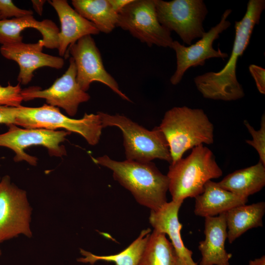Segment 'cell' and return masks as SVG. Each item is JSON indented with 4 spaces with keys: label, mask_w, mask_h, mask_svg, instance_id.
Instances as JSON below:
<instances>
[{
    "label": "cell",
    "mask_w": 265,
    "mask_h": 265,
    "mask_svg": "<svg viewBox=\"0 0 265 265\" xmlns=\"http://www.w3.org/2000/svg\"><path fill=\"white\" fill-rule=\"evenodd\" d=\"M0 20H5L33 15V11L19 8L11 0H0Z\"/></svg>",
    "instance_id": "4316f807"
},
{
    "label": "cell",
    "mask_w": 265,
    "mask_h": 265,
    "mask_svg": "<svg viewBox=\"0 0 265 265\" xmlns=\"http://www.w3.org/2000/svg\"><path fill=\"white\" fill-rule=\"evenodd\" d=\"M92 159L95 163L111 170L114 180L130 191L141 205L156 211L167 202L169 179L152 161H119L107 155Z\"/></svg>",
    "instance_id": "7a4b0ae2"
},
{
    "label": "cell",
    "mask_w": 265,
    "mask_h": 265,
    "mask_svg": "<svg viewBox=\"0 0 265 265\" xmlns=\"http://www.w3.org/2000/svg\"><path fill=\"white\" fill-rule=\"evenodd\" d=\"M48 2L56 12L60 23L57 48L60 57H67L69 47L82 37L100 32L92 23L73 8L67 0H52Z\"/></svg>",
    "instance_id": "9a60e30c"
},
{
    "label": "cell",
    "mask_w": 265,
    "mask_h": 265,
    "mask_svg": "<svg viewBox=\"0 0 265 265\" xmlns=\"http://www.w3.org/2000/svg\"><path fill=\"white\" fill-rule=\"evenodd\" d=\"M265 212L263 201L238 206L225 212L229 243H233L249 229L262 227Z\"/></svg>",
    "instance_id": "ffe728a7"
},
{
    "label": "cell",
    "mask_w": 265,
    "mask_h": 265,
    "mask_svg": "<svg viewBox=\"0 0 265 265\" xmlns=\"http://www.w3.org/2000/svg\"><path fill=\"white\" fill-rule=\"evenodd\" d=\"M26 28H33L40 32L44 47L50 49H57L59 32L57 26L49 19L37 21L33 15L0 20V44L5 45L22 42L21 33Z\"/></svg>",
    "instance_id": "e0dca14e"
},
{
    "label": "cell",
    "mask_w": 265,
    "mask_h": 265,
    "mask_svg": "<svg viewBox=\"0 0 265 265\" xmlns=\"http://www.w3.org/2000/svg\"><path fill=\"white\" fill-rule=\"evenodd\" d=\"M244 124L252 137V140H246L247 144L252 146L258 152L260 161L265 165V115L263 114L261 127L259 130H255L250 125L249 122L245 120Z\"/></svg>",
    "instance_id": "d4e9b609"
},
{
    "label": "cell",
    "mask_w": 265,
    "mask_h": 265,
    "mask_svg": "<svg viewBox=\"0 0 265 265\" xmlns=\"http://www.w3.org/2000/svg\"><path fill=\"white\" fill-rule=\"evenodd\" d=\"M76 75V65L73 58L70 57L67 70L50 87L45 90L37 86L25 88L21 92L23 100L27 101L36 98L44 99L49 105L61 107L69 115L75 116L80 104L90 98L79 86Z\"/></svg>",
    "instance_id": "4fadbf2b"
},
{
    "label": "cell",
    "mask_w": 265,
    "mask_h": 265,
    "mask_svg": "<svg viewBox=\"0 0 265 265\" xmlns=\"http://www.w3.org/2000/svg\"><path fill=\"white\" fill-rule=\"evenodd\" d=\"M14 125L26 129H64L80 134L91 145L98 143L103 129L98 113H85L82 118L75 119L63 114L57 107L47 104L37 107H15Z\"/></svg>",
    "instance_id": "8992f818"
},
{
    "label": "cell",
    "mask_w": 265,
    "mask_h": 265,
    "mask_svg": "<svg viewBox=\"0 0 265 265\" xmlns=\"http://www.w3.org/2000/svg\"><path fill=\"white\" fill-rule=\"evenodd\" d=\"M194 212L197 216L206 217L215 216L242 205L248 198L238 196L221 187L217 183L208 181L202 192L194 197Z\"/></svg>",
    "instance_id": "d6986e66"
},
{
    "label": "cell",
    "mask_w": 265,
    "mask_h": 265,
    "mask_svg": "<svg viewBox=\"0 0 265 265\" xmlns=\"http://www.w3.org/2000/svg\"><path fill=\"white\" fill-rule=\"evenodd\" d=\"M44 47L42 40L36 43H25L22 41L1 46V55L16 62L19 66L17 77L19 83L26 85L30 82L34 77V72L39 68L49 67L60 69L63 67L64 59L44 53Z\"/></svg>",
    "instance_id": "5bb4252c"
},
{
    "label": "cell",
    "mask_w": 265,
    "mask_h": 265,
    "mask_svg": "<svg viewBox=\"0 0 265 265\" xmlns=\"http://www.w3.org/2000/svg\"><path fill=\"white\" fill-rule=\"evenodd\" d=\"M31 212L26 192L12 184L9 176L0 178V243L21 234L31 237Z\"/></svg>",
    "instance_id": "30bf717a"
},
{
    "label": "cell",
    "mask_w": 265,
    "mask_h": 265,
    "mask_svg": "<svg viewBox=\"0 0 265 265\" xmlns=\"http://www.w3.org/2000/svg\"><path fill=\"white\" fill-rule=\"evenodd\" d=\"M46 1L44 0H31V2L32 3L33 8L39 15H42V14L43 6H44V4L45 3Z\"/></svg>",
    "instance_id": "4dcf8cb0"
},
{
    "label": "cell",
    "mask_w": 265,
    "mask_h": 265,
    "mask_svg": "<svg viewBox=\"0 0 265 265\" xmlns=\"http://www.w3.org/2000/svg\"><path fill=\"white\" fill-rule=\"evenodd\" d=\"M116 27L148 46L171 48V32L159 22L154 0H133L119 13Z\"/></svg>",
    "instance_id": "ba28073f"
},
{
    "label": "cell",
    "mask_w": 265,
    "mask_h": 265,
    "mask_svg": "<svg viewBox=\"0 0 265 265\" xmlns=\"http://www.w3.org/2000/svg\"><path fill=\"white\" fill-rule=\"evenodd\" d=\"M158 127L167 142L172 159L170 164L182 158L190 149L213 143V125L200 108L174 107L165 113Z\"/></svg>",
    "instance_id": "3957f363"
},
{
    "label": "cell",
    "mask_w": 265,
    "mask_h": 265,
    "mask_svg": "<svg viewBox=\"0 0 265 265\" xmlns=\"http://www.w3.org/2000/svg\"><path fill=\"white\" fill-rule=\"evenodd\" d=\"M15 107L0 105V124H14Z\"/></svg>",
    "instance_id": "f1b7e54d"
},
{
    "label": "cell",
    "mask_w": 265,
    "mask_h": 265,
    "mask_svg": "<svg viewBox=\"0 0 265 265\" xmlns=\"http://www.w3.org/2000/svg\"></svg>",
    "instance_id": "836d02e7"
},
{
    "label": "cell",
    "mask_w": 265,
    "mask_h": 265,
    "mask_svg": "<svg viewBox=\"0 0 265 265\" xmlns=\"http://www.w3.org/2000/svg\"><path fill=\"white\" fill-rule=\"evenodd\" d=\"M97 113L103 128L115 126L122 132L127 160L149 162L159 159L171 163L167 142L158 127L149 131L122 115Z\"/></svg>",
    "instance_id": "5b68a950"
},
{
    "label": "cell",
    "mask_w": 265,
    "mask_h": 265,
    "mask_svg": "<svg viewBox=\"0 0 265 265\" xmlns=\"http://www.w3.org/2000/svg\"><path fill=\"white\" fill-rule=\"evenodd\" d=\"M222 175L212 152L204 145L192 149L190 154L170 164L167 176L173 201L184 202L201 194L205 184Z\"/></svg>",
    "instance_id": "277c9868"
},
{
    "label": "cell",
    "mask_w": 265,
    "mask_h": 265,
    "mask_svg": "<svg viewBox=\"0 0 265 265\" xmlns=\"http://www.w3.org/2000/svg\"><path fill=\"white\" fill-rule=\"evenodd\" d=\"M159 23L169 31H175L189 46L206 31L203 22L208 13L203 0H154Z\"/></svg>",
    "instance_id": "52a82bcc"
},
{
    "label": "cell",
    "mask_w": 265,
    "mask_h": 265,
    "mask_svg": "<svg viewBox=\"0 0 265 265\" xmlns=\"http://www.w3.org/2000/svg\"><path fill=\"white\" fill-rule=\"evenodd\" d=\"M183 203L172 200L157 210L151 211L149 222L154 230L169 236L186 265H197L192 259V252L185 246L181 237L182 225L179 221L178 213Z\"/></svg>",
    "instance_id": "ac0fdd59"
},
{
    "label": "cell",
    "mask_w": 265,
    "mask_h": 265,
    "mask_svg": "<svg viewBox=\"0 0 265 265\" xmlns=\"http://www.w3.org/2000/svg\"><path fill=\"white\" fill-rule=\"evenodd\" d=\"M265 8V0H250L242 19L235 22V36L228 61L220 71L209 72L196 76L194 81L203 97L224 101H236L244 96L238 82L236 69L238 58L247 47L255 25L260 23Z\"/></svg>",
    "instance_id": "6da1fadb"
},
{
    "label": "cell",
    "mask_w": 265,
    "mask_h": 265,
    "mask_svg": "<svg viewBox=\"0 0 265 265\" xmlns=\"http://www.w3.org/2000/svg\"><path fill=\"white\" fill-rule=\"evenodd\" d=\"M22 90L19 83L13 86L8 83L6 86L0 84V105L13 107L21 106Z\"/></svg>",
    "instance_id": "484cf974"
},
{
    "label": "cell",
    "mask_w": 265,
    "mask_h": 265,
    "mask_svg": "<svg viewBox=\"0 0 265 265\" xmlns=\"http://www.w3.org/2000/svg\"><path fill=\"white\" fill-rule=\"evenodd\" d=\"M151 232L150 228L143 230L139 236L126 249L119 253L98 256L80 249V252L84 257L80 258L77 261L94 265L98 261L113 262L115 265H137Z\"/></svg>",
    "instance_id": "cb8c5ba5"
},
{
    "label": "cell",
    "mask_w": 265,
    "mask_h": 265,
    "mask_svg": "<svg viewBox=\"0 0 265 265\" xmlns=\"http://www.w3.org/2000/svg\"><path fill=\"white\" fill-rule=\"evenodd\" d=\"M204 233L205 238L198 246L202 255L200 265H230L232 255L225 248L227 238L225 212L205 217Z\"/></svg>",
    "instance_id": "2e32d148"
},
{
    "label": "cell",
    "mask_w": 265,
    "mask_h": 265,
    "mask_svg": "<svg viewBox=\"0 0 265 265\" xmlns=\"http://www.w3.org/2000/svg\"><path fill=\"white\" fill-rule=\"evenodd\" d=\"M133 0H108L113 9L119 13L121 11Z\"/></svg>",
    "instance_id": "f546056e"
},
{
    "label": "cell",
    "mask_w": 265,
    "mask_h": 265,
    "mask_svg": "<svg viewBox=\"0 0 265 265\" xmlns=\"http://www.w3.org/2000/svg\"><path fill=\"white\" fill-rule=\"evenodd\" d=\"M137 265H186L165 235L154 230Z\"/></svg>",
    "instance_id": "7402d4cb"
},
{
    "label": "cell",
    "mask_w": 265,
    "mask_h": 265,
    "mask_svg": "<svg viewBox=\"0 0 265 265\" xmlns=\"http://www.w3.org/2000/svg\"><path fill=\"white\" fill-rule=\"evenodd\" d=\"M68 53L74 60L77 81L82 90L86 92L92 82L98 81L108 86L123 99L131 102L120 90L116 80L106 70L100 51L91 35L85 36L71 45Z\"/></svg>",
    "instance_id": "8fae6325"
},
{
    "label": "cell",
    "mask_w": 265,
    "mask_h": 265,
    "mask_svg": "<svg viewBox=\"0 0 265 265\" xmlns=\"http://www.w3.org/2000/svg\"><path fill=\"white\" fill-rule=\"evenodd\" d=\"M218 185L222 188L244 198L260 191L265 185V165L261 161L252 166L226 176Z\"/></svg>",
    "instance_id": "44dd1931"
},
{
    "label": "cell",
    "mask_w": 265,
    "mask_h": 265,
    "mask_svg": "<svg viewBox=\"0 0 265 265\" xmlns=\"http://www.w3.org/2000/svg\"><path fill=\"white\" fill-rule=\"evenodd\" d=\"M249 72L253 78L259 92L265 94V69L257 65L251 64L249 67Z\"/></svg>",
    "instance_id": "83f0119b"
},
{
    "label": "cell",
    "mask_w": 265,
    "mask_h": 265,
    "mask_svg": "<svg viewBox=\"0 0 265 265\" xmlns=\"http://www.w3.org/2000/svg\"><path fill=\"white\" fill-rule=\"evenodd\" d=\"M232 12L230 9H226L223 13L220 22L212 27L195 44L188 46L181 44L178 41H173L171 49L176 56V69L170 78L173 85L178 84L182 80L185 72L191 67L203 66L207 59L211 58H221L223 59L228 57V54L213 47L214 41L218 39L219 34L227 29L231 23L227 19Z\"/></svg>",
    "instance_id": "7c38bea8"
},
{
    "label": "cell",
    "mask_w": 265,
    "mask_h": 265,
    "mask_svg": "<svg viewBox=\"0 0 265 265\" xmlns=\"http://www.w3.org/2000/svg\"><path fill=\"white\" fill-rule=\"evenodd\" d=\"M248 265H265V256L263 255L260 258L250 260Z\"/></svg>",
    "instance_id": "1f68e13d"
},
{
    "label": "cell",
    "mask_w": 265,
    "mask_h": 265,
    "mask_svg": "<svg viewBox=\"0 0 265 265\" xmlns=\"http://www.w3.org/2000/svg\"><path fill=\"white\" fill-rule=\"evenodd\" d=\"M1 250L0 249V256L1 255Z\"/></svg>",
    "instance_id": "d6a6232c"
},
{
    "label": "cell",
    "mask_w": 265,
    "mask_h": 265,
    "mask_svg": "<svg viewBox=\"0 0 265 265\" xmlns=\"http://www.w3.org/2000/svg\"><path fill=\"white\" fill-rule=\"evenodd\" d=\"M72 4L100 32L108 34L116 27L119 14L113 9L108 0H73Z\"/></svg>",
    "instance_id": "603a6c76"
},
{
    "label": "cell",
    "mask_w": 265,
    "mask_h": 265,
    "mask_svg": "<svg viewBox=\"0 0 265 265\" xmlns=\"http://www.w3.org/2000/svg\"><path fill=\"white\" fill-rule=\"evenodd\" d=\"M7 132L0 134V146L5 147L15 153L14 160L26 161L31 165L37 164V158L25 152L32 145L46 147L51 156L61 157L66 155L64 146L60 143L71 132L65 131H53L44 129H21L14 124L7 125Z\"/></svg>",
    "instance_id": "9c48e42d"
}]
</instances>
